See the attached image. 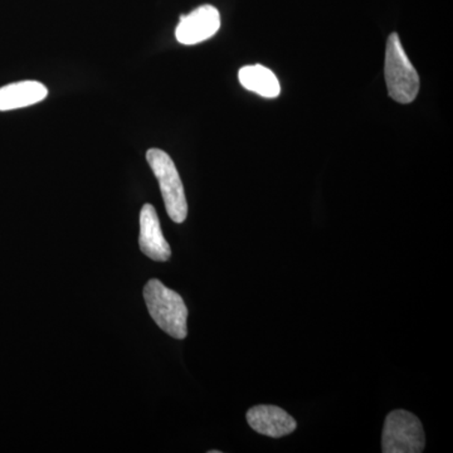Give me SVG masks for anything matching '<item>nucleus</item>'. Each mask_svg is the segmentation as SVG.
<instances>
[{"label":"nucleus","instance_id":"obj_10","mask_svg":"<svg viewBox=\"0 0 453 453\" xmlns=\"http://www.w3.org/2000/svg\"><path fill=\"white\" fill-rule=\"evenodd\" d=\"M220 451H216V449H214V451H210V453H219Z\"/></svg>","mask_w":453,"mask_h":453},{"label":"nucleus","instance_id":"obj_7","mask_svg":"<svg viewBox=\"0 0 453 453\" xmlns=\"http://www.w3.org/2000/svg\"><path fill=\"white\" fill-rule=\"evenodd\" d=\"M246 417L253 431L267 437L288 436L297 428V423L290 414L276 405H256Z\"/></svg>","mask_w":453,"mask_h":453},{"label":"nucleus","instance_id":"obj_3","mask_svg":"<svg viewBox=\"0 0 453 453\" xmlns=\"http://www.w3.org/2000/svg\"><path fill=\"white\" fill-rule=\"evenodd\" d=\"M146 160L159 181L170 219L175 223H183L188 216V203L177 166L172 157L160 149L148 150Z\"/></svg>","mask_w":453,"mask_h":453},{"label":"nucleus","instance_id":"obj_6","mask_svg":"<svg viewBox=\"0 0 453 453\" xmlns=\"http://www.w3.org/2000/svg\"><path fill=\"white\" fill-rule=\"evenodd\" d=\"M139 246L146 257L157 262H166L172 256L160 226L159 217L151 204H145L140 211Z\"/></svg>","mask_w":453,"mask_h":453},{"label":"nucleus","instance_id":"obj_4","mask_svg":"<svg viewBox=\"0 0 453 453\" xmlns=\"http://www.w3.org/2000/svg\"><path fill=\"white\" fill-rule=\"evenodd\" d=\"M426 436L421 421L413 413L396 410L384 423L381 451L384 453H421Z\"/></svg>","mask_w":453,"mask_h":453},{"label":"nucleus","instance_id":"obj_5","mask_svg":"<svg viewBox=\"0 0 453 453\" xmlns=\"http://www.w3.org/2000/svg\"><path fill=\"white\" fill-rule=\"evenodd\" d=\"M220 27V16L217 8L202 5L188 16H180V22L175 31L179 43L192 46L210 40Z\"/></svg>","mask_w":453,"mask_h":453},{"label":"nucleus","instance_id":"obj_8","mask_svg":"<svg viewBox=\"0 0 453 453\" xmlns=\"http://www.w3.org/2000/svg\"><path fill=\"white\" fill-rule=\"evenodd\" d=\"M49 89L43 83L37 81H23L11 83L0 88V111L22 109L32 106L44 100Z\"/></svg>","mask_w":453,"mask_h":453},{"label":"nucleus","instance_id":"obj_1","mask_svg":"<svg viewBox=\"0 0 453 453\" xmlns=\"http://www.w3.org/2000/svg\"><path fill=\"white\" fill-rule=\"evenodd\" d=\"M144 299L149 314L163 332L175 339L187 338L188 309L178 292L153 279L145 285Z\"/></svg>","mask_w":453,"mask_h":453},{"label":"nucleus","instance_id":"obj_9","mask_svg":"<svg viewBox=\"0 0 453 453\" xmlns=\"http://www.w3.org/2000/svg\"><path fill=\"white\" fill-rule=\"evenodd\" d=\"M238 79L244 88L264 97L275 98L281 91L275 73L261 65H246L241 68Z\"/></svg>","mask_w":453,"mask_h":453},{"label":"nucleus","instance_id":"obj_2","mask_svg":"<svg viewBox=\"0 0 453 453\" xmlns=\"http://www.w3.org/2000/svg\"><path fill=\"white\" fill-rule=\"evenodd\" d=\"M389 96L399 104H411L419 91V76L402 47L401 38L392 33L387 41L384 65Z\"/></svg>","mask_w":453,"mask_h":453}]
</instances>
